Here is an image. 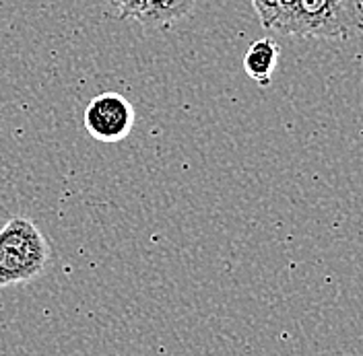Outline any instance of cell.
<instances>
[{
    "instance_id": "obj_1",
    "label": "cell",
    "mask_w": 363,
    "mask_h": 356,
    "mask_svg": "<svg viewBox=\"0 0 363 356\" xmlns=\"http://www.w3.org/2000/svg\"><path fill=\"white\" fill-rule=\"evenodd\" d=\"M271 29L301 40H349L363 31V0H295Z\"/></svg>"
},
{
    "instance_id": "obj_2",
    "label": "cell",
    "mask_w": 363,
    "mask_h": 356,
    "mask_svg": "<svg viewBox=\"0 0 363 356\" xmlns=\"http://www.w3.org/2000/svg\"><path fill=\"white\" fill-rule=\"evenodd\" d=\"M48 262L50 243L33 221L15 217L0 229V290L35 280Z\"/></svg>"
},
{
    "instance_id": "obj_3",
    "label": "cell",
    "mask_w": 363,
    "mask_h": 356,
    "mask_svg": "<svg viewBox=\"0 0 363 356\" xmlns=\"http://www.w3.org/2000/svg\"><path fill=\"white\" fill-rule=\"evenodd\" d=\"M136 112L133 103L120 93H99L91 99L83 113V124L91 138L99 142H120L133 132Z\"/></svg>"
},
{
    "instance_id": "obj_4",
    "label": "cell",
    "mask_w": 363,
    "mask_h": 356,
    "mask_svg": "<svg viewBox=\"0 0 363 356\" xmlns=\"http://www.w3.org/2000/svg\"><path fill=\"white\" fill-rule=\"evenodd\" d=\"M281 47L272 38L256 40L250 45L244 56V70L252 81H256L262 87H269L272 81V72L279 62Z\"/></svg>"
},
{
    "instance_id": "obj_5",
    "label": "cell",
    "mask_w": 363,
    "mask_h": 356,
    "mask_svg": "<svg viewBox=\"0 0 363 356\" xmlns=\"http://www.w3.org/2000/svg\"><path fill=\"white\" fill-rule=\"evenodd\" d=\"M196 6V0H149L138 23L147 29H169L188 17Z\"/></svg>"
},
{
    "instance_id": "obj_6",
    "label": "cell",
    "mask_w": 363,
    "mask_h": 356,
    "mask_svg": "<svg viewBox=\"0 0 363 356\" xmlns=\"http://www.w3.org/2000/svg\"><path fill=\"white\" fill-rule=\"evenodd\" d=\"M113 17L118 19H136L145 13L149 0H101Z\"/></svg>"
},
{
    "instance_id": "obj_7",
    "label": "cell",
    "mask_w": 363,
    "mask_h": 356,
    "mask_svg": "<svg viewBox=\"0 0 363 356\" xmlns=\"http://www.w3.org/2000/svg\"><path fill=\"white\" fill-rule=\"evenodd\" d=\"M254 11L258 15V19L262 23L264 29H271L272 23L277 21L279 11H281V2L279 0H252Z\"/></svg>"
}]
</instances>
